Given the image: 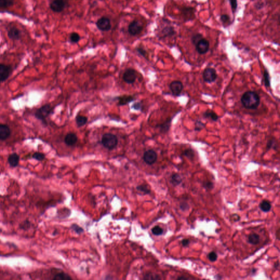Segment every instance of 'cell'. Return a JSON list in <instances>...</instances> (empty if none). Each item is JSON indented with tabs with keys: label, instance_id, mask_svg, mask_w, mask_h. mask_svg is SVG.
<instances>
[{
	"label": "cell",
	"instance_id": "obj_1",
	"mask_svg": "<svg viewBox=\"0 0 280 280\" xmlns=\"http://www.w3.org/2000/svg\"><path fill=\"white\" fill-rule=\"evenodd\" d=\"M259 95L255 92L248 91L243 94L241 98V102L245 108L249 109H256L260 104Z\"/></svg>",
	"mask_w": 280,
	"mask_h": 280
},
{
	"label": "cell",
	"instance_id": "obj_2",
	"mask_svg": "<svg viewBox=\"0 0 280 280\" xmlns=\"http://www.w3.org/2000/svg\"><path fill=\"white\" fill-rule=\"evenodd\" d=\"M101 142L105 148L112 150L118 145V140L116 136L113 134L106 133L102 135Z\"/></svg>",
	"mask_w": 280,
	"mask_h": 280
},
{
	"label": "cell",
	"instance_id": "obj_3",
	"mask_svg": "<svg viewBox=\"0 0 280 280\" xmlns=\"http://www.w3.org/2000/svg\"><path fill=\"white\" fill-rule=\"evenodd\" d=\"M53 112V108L49 104H46L38 109L34 113V116L38 120L47 124L46 118Z\"/></svg>",
	"mask_w": 280,
	"mask_h": 280
},
{
	"label": "cell",
	"instance_id": "obj_4",
	"mask_svg": "<svg viewBox=\"0 0 280 280\" xmlns=\"http://www.w3.org/2000/svg\"><path fill=\"white\" fill-rule=\"evenodd\" d=\"M196 52L199 54H205L207 53L210 48V43L207 40L203 37L194 45Z\"/></svg>",
	"mask_w": 280,
	"mask_h": 280
},
{
	"label": "cell",
	"instance_id": "obj_5",
	"mask_svg": "<svg viewBox=\"0 0 280 280\" xmlns=\"http://www.w3.org/2000/svg\"><path fill=\"white\" fill-rule=\"evenodd\" d=\"M217 78L216 70L214 68L207 67L203 72V79L205 82L211 83L215 82Z\"/></svg>",
	"mask_w": 280,
	"mask_h": 280
},
{
	"label": "cell",
	"instance_id": "obj_6",
	"mask_svg": "<svg viewBox=\"0 0 280 280\" xmlns=\"http://www.w3.org/2000/svg\"><path fill=\"white\" fill-rule=\"evenodd\" d=\"M137 78V72L134 69H128L125 71L123 79L127 84H133Z\"/></svg>",
	"mask_w": 280,
	"mask_h": 280
},
{
	"label": "cell",
	"instance_id": "obj_7",
	"mask_svg": "<svg viewBox=\"0 0 280 280\" xmlns=\"http://www.w3.org/2000/svg\"><path fill=\"white\" fill-rule=\"evenodd\" d=\"M158 156L155 151L153 149H149L145 151L143 156V159L145 163L149 165H153L157 160Z\"/></svg>",
	"mask_w": 280,
	"mask_h": 280
},
{
	"label": "cell",
	"instance_id": "obj_8",
	"mask_svg": "<svg viewBox=\"0 0 280 280\" xmlns=\"http://www.w3.org/2000/svg\"><path fill=\"white\" fill-rule=\"evenodd\" d=\"M67 0H53L50 5V8L52 11L56 13H60L66 7Z\"/></svg>",
	"mask_w": 280,
	"mask_h": 280
},
{
	"label": "cell",
	"instance_id": "obj_9",
	"mask_svg": "<svg viewBox=\"0 0 280 280\" xmlns=\"http://www.w3.org/2000/svg\"><path fill=\"white\" fill-rule=\"evenodd\" d=\"M96 26L99 29L102 31H108L112 27L109 19L105 16L98 19L96 22Z\"/></svg>",
	"mask_w": 280,
	"mask_h": 280
},
{
	"label": "cell",
	"instance_id": "obj_10",
	"mask_svg": "<svg viewBox=\"0 0 280 280\" xmlns=\"http://www.w3.org/2000/svg\"><path fill=\"white\" fill-rule=\"evenodd\" d=\"M169 88L172 95L178 96L182 92L183 85L180 81H174L170 84Z\"/></svg>",
	"mask_w": 280,
	"mask_h": 280
},
{
	"label": "cell",
	"instance_id": "obj_11",
	"mask_svg": "<svg viewBox=\"0 0 280 280\" xmlns=\"http://www.w3.org/2000/svg\"><path fill=\"white\" fill-rule=\"evenodd\" d=\"M143 27L137 20H134L129 24L128 27V32L132 36H136L141 32Z\"/></svg>",
	"mask_w": 280,
	"mask_h": 280
},
{
	"label": "cell",
	"instance_id": "obj_12",
	"mask_svg": "<svg viewBox=\"0 0 280 280\" xmlns=\"http://www.w3.org/2000/svg\"><path fill=\"white\" fill-rule=\"evenodd\" d=\"M11 67L4 64H0V82L5 81L8 78L11 73Z\"/></svg>",
	"mask_w": 280,
	"mask_h": 280
},
{
	"label": "cell",
	"instance_id": "obj_13",
	"mask_svg": "<svg viewBox=\"0 0 280 280\" xmlns=\"http://www.w3.org/2000/svg\"><path fill=\"white\" fill-rule=\"evenodd\" d=\"M11 134V130L7 125L0 124V141L7 139L10 136Z\"/></svg>",
	"mask_w": 280,
	"mask_h": 280
},
{
	"label": "cell",
	"instance_id": "obj_14",
	"mask_svg": "<svg viewBox=\"0 0 280 280\" xmlns=\"http://www.w3.org/2000/svg\"><path fill=\"white\" fill-rule=\"evenodd\" d=\"M176 34V31L174 27L172 26H166L164 27L160 32L161 38H164L166 37H170L174 36Z\"/></svg>",
	"mask_w": 280,
	"mask_h": 280
},
{
	"label": "cell",
	"instance_id": "obj_15",
	"mask_svg": "<svg viewBox=\"0 0 280 280\" xmlns=\"http://www.w3.org/2000/svg\"><path fill=\"white\" fill-rule=\"evenodd\" d=\"M8 37L12 40H19L21 38V32L16 27H13L8 30Z\"/></svg>",
	"mask_w": 280,
	"mask_h": 280
},
{
	"label": "cell",
	"instance_id": "obj_16",
	"mask_svg": "<svg viewBox=\"0 0 280 280\" xmlns=\"http://www.w3.org/2000/svg\"><path fill=\"white\" fill-rule=\"evenodd\" d=\"M78 141V137L74 133L70 132L68 133L65 137L64 142L66 145L69 146H73L76 144Z\"/></svg>",
	"mask_w": 280,
	"mask_h": 280
},
{
	"label": "cell",
	"instance_id": "obj_17",
	"mask_svg": "<svg viewBox=\"0 0 280 280\" xmlns=\"http://www.w3.org/2000/svg\"><path fill=\"white\" fill-rule=\"evenodd\" d=\"M116 99L118 100V106H124L135 100L134 97L131 95H123L117 97Z\"/></svg>",
	"mask_w": 280,
	"mask_h": 280
},
{
	"label": "cell",
	"instance_id": "obj_18",
	"mask_svg": "<svg viewBox=\"0 0 280 280\" xmlns=\"http://www.w3.org/2000/svg\"><path fill=\"white\" fill-rule=\"evenodd\" d=\"M20 160V156L18 154L14 153L10 154L8 158V164H9L10 167H16L18 165L19 163Z\"/></svg>",
	"mask_w": 280,
	"mask_h": 280
},
{
	"label": "cell",
	"instance_id": "obj_19",
	"mask_svg": "<svg viewBox=\"0 0 280 280\" xmlns=\"http://www.w3.org/2000/svg\"><path fill=\"white\" fill-rule=\"evenodd\" d=\"M203 117L206 118L212 119V120L215 121V122L217 121L218 119H219V117L217 114L214 111H212L210 109H209L206 112H205V113H203Z\"/></svg>",
	"mask_w": 280,
	"mask_h": 280
},
{
	"label": "cell",
	"instance_id": "obj_20",
	"mask_svg": "<svg viewBox=\"0 0 280 280\" xmlns=\"http://www.w3.org/2000/svg\"><path fill=\"white\" fill-rule=\"evenodd\" d=\"M88 122V118L87 117L83 116L78 115L76 117V122L77 126L81 127L84 126L87 124Z\"/></svg>",
	"mask_w": 280,
	"mask_h": 280
},
{
	"label": "cell",
	"instance_id": "obj_21",
	"mask_svg": "<svg viewBox=\"0 0 280 280\" xmlns=\"http://www.w3.org/2000/svg\"><path fill=\"white\" fill-rule=\"evenodd\" d=\"M248 241H249V243H251L252 245H257L259 243V241H260L259 235L255 233L252 234L251 235H249Z\"/></svg>",
	"mask_w": 280,
	"mask_h": 280
},
{
	"label": "cell",
	"instance_id": "obj_22",
	"mask_svg": "<svg viewBox=\"0 0 280 280\" xmlns=\"http://www.w3.org/2000/svg\"><path fill=\"white\" fill-rule=\"evenodd\" d=\"M53 280H71L72 278L69 275L64 272H60L56 274L53 278Z\"/></svg>",
	"mask_w": 280,
	"mask_h": 280
},
{
	"label": "cell",
	"instance_id": "obj_23",
	"mask_svg": "<svg viewBox=\"0 0 280 280\" xmlns=\"http://www.w3.org/2000/svg\"><path fill=\"white\" fill-rule=\"evenodd\" d=\"M171 183L174 186H177L179 185L182 182V178L180 177V175L175 174H173L171 177Z\"/></svg>",
	"mask_w": 280,
	"mask_h": 280
},
{
	"label": "cell",
	"instance_id": "obj_24",
	"mask_svg": "<svg viewBox=\"0 0 280 280\" xmlns=\"http://www.w3.org/2000/svg\"><path fill=\"white\" fill-rule=\"evenodd\" d=\"M171 119H169L167 120L166 122H164V123L159 125L161 132L165 133L169 131L170 127V125H171Z\"/></svg>",
	"mask_w": 280,
	"mask_h": 280
},
{
	"label": "cell",
	"instance_id": "obj_25",
	"mask_svg": "<svg viewBox=\"0 0 280 280\" xmlns=\"http://www.w3.org/2000/svg\"><path fill=\"white\" fill-rule=\"evenodd\" d=\"M260 208L263 211L267 212L270 210V209L271 208V205L269 201L264 200L262 201V203L260 204Z\"/></svg>",
	"mask_w": 280,
	"mask_h": 280
},
{
	"label": "cell",
	"instance_id": "obj_26",
	"mask_svg": "<svg viewBox=\"0 0 280 280\" xmlns=\"http://www.w3.org/2000/svg\"><path fill=\"white\" fill-rule=\"evenodd\" d=\"M193 10H194V8H192V7L183 8V13L184 14L185 16L188 15L189 20V18H190V20H192L193 15L194 16V12H193Z\"/></svg>",
	"mask_w": 280,
	"mask_h": 280
},
{
	"label": "cell",
	"instance_id": "obj_27",
	"mask_svg": "<svg viewBox=\"0 0 280 280\" xmlns=\"http://www.w3.org/2000/svg\"><path fill=\"white\" fill-rule=\"evenodd\" d=\"M137 190H138L140 192L144 194H148L151 192L150 189L148 187V186L145 185H138L136 187Z\"/></svg>",
	"mask_w": 280,
	"mask_h": 280
},
{
	"label": "cell",
	"instance_id": "obj_28",
	"mask_svg": "<svg viewBox=\"0 0 280 280\" xmlns=\"http://www.w3.org/2000/svg\"><path fill=\"white\" fill-rule=\"evenodd\" d=\"M263 81L264 84L267 87H269L270 86V77L269 74L267 70H265L263 74Z\"/></svg>",
	"mask_w": 280,
	"mask_h": 280
},
{
	"label": "cell",
	"instance_id": "obj_29",
	"mask_svg": "<svg viewBox=\"0 0 280 280\" xmlns=\"http://www.w3.org/2000/svg\"><path fill=\"white\" fill-rule=\"evenodd\" d=\"M14 0H0V7L7 8L13 5Z\"/></svg>",
	"mask_w": 280,
	"mask_h": 280
},
{
	"label": "cell",
	"instance_id": "obj_30",
	"mask_svg": "<svg viewBox=\"0 0 280 280\" xmlns=\"http://www.w3.org/2000/svg\"><path fill=\"white\" fill-rule=\"evenodd\" d=\"M45 154L40 153V152H35L34 154L32 155V158L38 161H43L45 159Z\"/></svg>",
	"mask_w": 280,
	"mask_h": 280
},
{
	"label": "cell",
	"instance_id": "obj_31",
	"mask_svg": "<svg viewBox=\"0 0 280 280\" xmlns=\"http://www.w3.org/2000/svg\"><path fill=\"white\" fill-rule=\"evenodd\" d=\"M19 228L23 230H27L31 228V223L28 220H25L19 225Z\"/></svg>",
	"mask_w": 280,
	"mask_h": 280
},
{
	"label": "cell",
	"instance_id": "obj_32",
	"mask_svg": "<svg viewBox=\"0 0 280 280\" xmlns=\"http://www.w3.org/2000/svg\"><path fill=\"white\" fill-rule=\"evenodd\" d=\"M70 39L71 40V42L76 43H78L81 40V37L78 34H77L76 32H73L70 35Z\"/></svg>",
	"mask_w": 280,
	"mask_h": 280
},
{
	"label": "cell",
	"instance_id": "obj_33",
	"mask_svg": "<svg viewBox=\"0 0 280 280\" xmlns=\"http://www.w3.org/2000/svg\"><path fill=\"white\" fill-rule=\"evenodd\" d=\"M152 232L153 234L154 235H156V236H160V235L163 234V229L160 227H159L158 225H156V226H155L154 227L152 228Z\"/></svg>",
	"mask_w": 280,
	"mask_h": 280
},
{
	"label": "cell",
	"instance_id": "obj_34",
	"mask_svg": "<svg viewBox=\"0 0 280 280\" xmlns=\"http://www.w3.org/2000/svg\"><path fill=\"white\" fill-rule=\"evenodd\" d=\"M184 156H187L188 158L192 159L194 157V152L192 149H185L183 152Z\"/></svg>",
	"mask_w": 280,
	"mask_h": 280
},
{
	"label": "cell",
	"instance_id": "obj_35",
	"mask_svg": "<svg viewBox=\"0 0 280 280\" xmlns=\"http://www.w3.org/2000/svg\"><path fill=\"white\" fill-rule=\"evenodd\" d=\"M203 37V34H200V33H196L195 34H193L192 37H191V41H192V43H193V45H194L196 44V43Z\"/></svg>",
	"mask_w": 280,
	"mask_h": 280
},
{
	"label": "cell",
	"instance_id": "obj_36",
	"mask_svg": "<svg viewBox=\"0 0 280 280\" xmlns=\"http://www.w3.org/2000/svg\"><path fill=\"white\" fill-rule=\"evenodd\" d=\"M205 127V124L203 122L199 121V120H197L196 122V124H195V130L196 131H201V130L203 129Z\"/></svg>",
	"mask_w": 280,
	"mask_h": 280
},
{
	"label": "cell",
	"instance_id": "obj_37",
	"mask_svg": "<svg viewBox=\"0 0 280 280\" xmlns=\"http://www.w3.org/2000/svg\"><path fill=\"white\" fill-rule=\"evenodd\" d=\"M71 229L72 230H74L76 233L77 234H81V233L84 232V230L82 227H79V225L76 224H74L71 225Z\"/></svg>",
	"mask_w": 280,
	"mask_h": 280
},
{
	"label": "cell",
	"instance_id": "obj_38",
	"mask_svg": "<svg viewBox=\"0 0 280 280\" xmlns=\"http://www.w3.org/2000/svg\"><path fill=\"white\" fill-rule=\"evenodd\" d=\"M221 20L223 24H227L230 23V18L227 14H222L221 16Z\"/></svg>",
	"mask_w": 280,
	"mask_h": 280
},
{
	"label": "cell",
	"instance_id": "obj_39",
	"mask_svg": "<svg viewBox=\"0 0 280 280\" xmlns=\"http://www.w3.org/2000/svg\"><path fill=\"white\" fill-rule=\"evenodd\" d=\"M230 6L233 13H235L238 8V1L237 0H229Z\"/></svg>",
	"mask_w": 280,
	"mask_h": 280
},
{
	"label": "cell",
	"instance_id": "obj_40",
	"mask_svg": "<svg viewBox=\"0 0 280 280\" xmlns=\"http://www.w3.org/2000/svg\"><path fill=\"white\" fill-rule=\"evenodd\" d=\"M217 254L216 252H211L208 255V258L209 260L212 262H216L217 259Z\"/></svg>",
	"mask_w": 280,
	"mask_h": 280
},
{
	"label": "cell",
	"instance_id": "obj_41",
	"mask_svg": "<svg viewBox=\"0 0 280 280\" xmlns=\"http://www.w3.org/2000/svg\"><path fill=\"white\" fill-rule=\"evenodd\" d=\"M144 279H148V280H157V279H160V278L159 277L158 275H155L153 274H149L145 275V277L144 278Z\"/></svg>",
	"mask_w": 280,
	"mask_h": 280
},
{
	"label": "cell",
	"instance_id": "obj_42",
	"mask_svg": "<svg viewBox=\"0 0 280 280\" xmlns=\"http://www.w3.org/2000/svg\"><path fill=\"white\" fill-rule=\"evenodd\" d=\"M142 103L140 102H135V103H134L132 105V106H131V108L135 110H136V111H138V110H140L142 109Z\"/></svg>",
	"mask_w": 280,
	"mask_h": 280
},
{
	"label": "cell",
	"instance_id": "obj_43",
	"mask_svg": "<svg viewBox=\"0 0 280 280\" xmlns=\"http://www.w3.org/2000/svg\"><path fill=\"white\" fill-rule=\"evenodd\" d=\"M137 51H138V53L140 54V55L143 56L144 58H146L147 53V52H146L145 50L143 48L141 47L138 48H137Z\"/></svg>",
	"mask_w": 280,
	"mask_h": 280
},
{
	"label": "cell",
	"instance_id": "obj_44",
	"mask_svg": "<svg viewBox=\"0 0 280 280\" xmlns=\"http://www.w3.org/2000/svg\"><path fill=\"white\" fill-rule=\"evenodd\" d=\"M275 144V141H274L272 139H271L267 143V149H270L271 148H272L273 147H274V145Z\"/></svg>",
	"mask_w": 280,
	"mask_h": 280
},
{
	"label": "cell",
	"instance_id": "obj_45",
	"mask_svg": "<svg viewBox=\"0 0 280 280\" xmlns=\"http://www.w3.org/2000/svg\"><path fill=\"white\" fill-rule=\"evenodd\" d=\"M264 3L262 1H258L255 4V7L258 9H260L261 8L264 7Z\"/></svg>",
	"mask_w": 280,
	"mask_h": 280
},
{
	"label": "cell",
	"instance_id": "obj_46",
	"mask_svg": "<svg viewBox=\"0 0 280 280\" xmlns=\"http://www.w3.org/2000/svg\"><path fill=\"white\" fill-rule=\"evenodd\" d=\"M203 187L206 188V189H212L214 187V185L211 182H206L204 183L203 184Z\"/></svg>",
	"mask_w": 280,
	"mask_h": 280
},
{
	"label": "cell",
	"instance_id": "obj_47",
	"mask_svg": "<svg viewBox=\"0 0 280 280\" xmlns=\"http://www.w3.org/2000/svg\"><path fill=\"white\" fill-rule=\"evenodd\" d=\"M189 243H190V241L188 239H184L182 241V244L184 247L188 246L189 245Z\"/></svg>",
	"mask_w": 280,
	"mask_h": 280
}]
</instances>
